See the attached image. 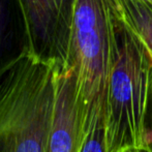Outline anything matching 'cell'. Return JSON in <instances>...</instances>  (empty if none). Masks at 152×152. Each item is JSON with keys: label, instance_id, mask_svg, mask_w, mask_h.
Returning a JSON list of instances; mask_svg holds the SVG:
<instances>
[{"label": "cell", "instance_id": "1", "mask_svg": "<svg viewBox=\"0 0 152 152\" xmlns=\"http://www.w3.org/2000/svg\"><path fill=\"white\" fill-rule=\"evenodd\" d=\"M122 23L116 0H77L64 66L72 70L85 112V137L104 127L108 86Z\"/></svg>", "mask_w": 152, "mask_h": 152}, {"label": "cell", "instance_id": "2", "mask_svg": "<svg viewBox=\"0 0 152 152\" xmlns=\"http://www.w3.org/2000/svg\"><path fill=\"white\" fill-rule=\"evenodd\" d=\"M152 95V54L122 21L106 107V152L148 147L146 117Z\"/></svg>", "mask_w": 152, "mask_h": 152}, {"label": "cell", "instance_id": "3", "mask_svg": "<svg viewBox=\"0 0 152 152\" xmlns=\"http://www.w3.org/2000/svg\"><path fill=\"white\" fill-rule=\"evenodd\" d=\"M77 0H20L26 22L30 55L64 65Z\"/></svg>", "mask_w": 152, "mask_h": 152}, {"label": "cell", "instance_id": "4", "mask_svg": "<svg viewBox=\"0 0 152 152\" xmlns=\"http://www.w3.org/2000/svg\"><path fill=\"white\" fill-rule=\"evenodd\" d=\"M54 65L28 54L0 70V147L24 121Z\"/></svg>", "mask_w": 152, "mask_h": 152}, {"label": "cell", "instance_id": "5", "mask_svg": "<svg viewBox=\"0 0 152 152\" xmlns=\"http://www.w3.org/2000/svg\"><path fill=\"white\" fill-rule=\"evenodd\" d=\"M85 139V112L72 70L57 66L53 120L46 152H80Z\"/></svg>", "mask_w": 152, "mask_h": 152}, {"label": "cell", "instance_id": "6", "mask_svg": "<svg viewBox=\"0 0 152 152\" xmlns=\"http://www.w3.org/2000/svg\"><path fill=\"white\" fill-rule=\"evenodd\" d=\"M57 66L44 81L24 121L2 144L0 152H46L54 113Z\"/></svg>", "mask_w": 152, "mask_h": 152}, {"label": "cell", "instance_id": "7", "mask_svg": "<svg viewBox=\"0 0 152 152\" xmlns=\"http://www.w3.org/2000/svg\"><path fill=\"white\" fill-rule=\"evenodd\" d=\"M30 54L20 0H0V70Z\"/></svg>", "mask_w": 152, "mask_h": 152}, {"label": "cell", "instance_id": "8", "mask_svg": "<svg viewBox=\"0 0 152 152\" xmlns=\"http://www.w3.org/2000/svg\"><path fill=\"white\" fill-rule=\"evenodd\" d=\"M116 1L122 21L142 39L152 54V2Z\"/></svg>", "mask_w": 152, "mask_h": 152}, {"label": "cell", "instance_id": "9", "mask_svg": "<svg viewBox=\"0 0 152 152\" xmlns=\"http://www.w3.org/2000/svg\"><path fill=\"white\" fill-rule=\"evenodd\" d=\"M80 152H106L104 127L94 128L86 134Z\"/></svg>", "mask_w": 152, "mask_h": 152}, {"label": "cell", "instance_id": "10", "mask_svg": "<svg viewBox=\"0 0 152 152\" xmlns=\"http://www.w3.org/2000/svg\"><path fill=\"white\" fill-rule=\"evenodd\" d=\"M146 129L147 134H148V148H150V150L152 151V95L146 117Z\"/></svg>", "mask_w": 152, "mask_h": 152}, {"label": "cell", "instance_id": "11", "mask_svg": "<svg viewBox=\"0 0 152 152\" xmlns=\"http://www.w3.org/2000/svg\"><path fill=\"white\" fill-rule=\"evenodd\" d=\"M119 152H152V151L150 150V148L145 147V148H127V149H123V150Z\"/></svg>", "mask_w": 152, "mask_h": 152}, {"label": "cell", "instance_id": "12", "mask_svg": "<svg viewBox=\"0 0 152 152\" xmlns=\"http://www.w3.org/2000/svg\"><path fill=\"white\" fill-rule=\"evenodd\" d=\"M120 1H138V2H152V0H120Z\"/></svg>", "mask_w": 152, "mask_h": 152}]
</instances>
